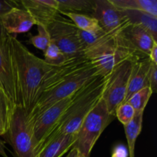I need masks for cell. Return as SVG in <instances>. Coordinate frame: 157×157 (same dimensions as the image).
Masks as SVG:
<instances>
[{"mask_svg":"<svg viewBox=\"0 0 157 157\" xmlns=\"http://www.w3.org/2000/svg\"><path fill=\"white\" fill-rule=\"evenodd\" d=\"M152 61L148 57L140 58L135 62L130 76L125 99L123 104L127 102L135 93L148 86V74Z\"/></svg>","mask_w":157,"mask_h":157,"instance_id":"cell-15","label":"cell"},{"mask_svg":"<svg viewBox=\"0 0 157 157\" xmlns=\"http://www.w3.org/2000/svg\"><path fill=\"white\" fill-rule=\"evenodd\" d=\"M3 136L12 146L15 157H38L29 124L28 113L21 106L14 107L9 128Z\"/></svg>","mask_w":157,"mask_h":157,"instance_id":"cell-6","label":"cell"},{"mask_svg":"<svg viewBox=\"0 0 157 157\" xmlns=\"http://www.w3.org/2000/svg\"><path fill=\"white\" fill-rule=\"evenodd\" d=\"M98 75L93 64L85 58L67 60L54 67L43 81L29 120L32 119L55 103L72 96Z\"/></svg>","mask_w":157,"mask_h":157,"instance_id":"cell-1","label":"cell"},{"mask_svg":"<svg viewBox=\"0 0 157 157\" xmlns=\"http://www.w3.org/2000/svg\"><path fill=\"white\" fill-rule=\"evenodd\" d=\"M148 58H150L152 62L157 64V42L154 43L153 46L152 47L150 54L148 55Z\"/></svg>","mask_w":157,"mask_h":157,"instance_id":"cell-31","label":"cell"},{"mask_svg":"<svg viewBox=\"0 0 157 157\" xmlns=\"http://www.w3.org/2000/svg\"><path fill=\"white\" fill-rule=\"evenodd\" d=\"M77 135H60L54 137L44 146L38 157H61L72 148Z\"/></svg>","mask_w":157,"mask_h":157,"instance_id":"cell-16","label":"cell"},{"mask_svg":"<svg viewBox=\"0 0 157 157\" xmlns=\"http://www.w3.org/2000/svg\"><path fill=\"white\" fill-rule=\"evenodd\" d=\"M129 156L128 147L124 144H117L112 150L111 157H129Z\"/></svg>","mask_w":157,"mask_h":157,"instance_id":"cell-30","label":"cell"},{"mask_svg":"<svg viewBox=\"0 0 157 157\" xmlns=\"http://www.w3.org/2000/svg\"><path fill=\"white\" fill-rule=\"evenodd\" d=\"M0 90L13 106L19 105L15 81L11 35L4 28L0 34Z\"/></svg>","mask_w":157,"mask_h":157,"instance_id":"cell-10","label":"cell"},{"mask_svg":"<svg viewBox=\"0 0 157 157\" xmlns=\"http://www.w3.org/2000/svg\"><path fill=\"white\" fill-rule=\"evenodd\" d=\"M144 113V112L136 113L134 118L129 124L124 126L130 156H135V145L137 137L142 130Z\"/></svg>","mask_w":157,"mask_h":157,"instance_id":"cell-20","label":"cell"},{"mask_svg":"<svg viewBox=\"0 0 157 157\" xmlns=\"http://www.w3.org/2000/svg\"><path fill=\"white\" fill-rule=\"evenodd\" d=\"M114 117L115 116L109 113L105 102L101 98L83 121L72 147L77 149L81 156L90 157L98 138Z\"/></svg>","mask_w":157,"mask_h":157,"instance_id":"cell-5","label":"cell"},{"mask_svg":"<svg viewBox=\"0 0 157 157\" xmlns=\"http://www.w3.org/2000/svg\"><path fill=\"white\" fill-rule=\"evenodd\" d=\"M121 34L140 57H148L154 43L157 42L147 31L137 25H130Z\"/></svg>","mask_w":157,"mask_h":157,"instance_id":"cell-13","label":"cell"},{"mask_svg":"<svg viewBox=\"0 0 157 157\" xmlns=\"http://www.w3.org/2000/svg\"><path fill=\"white\" fill-rule=\"evenodd\" d=\"M130 25L143 28L157 41V17L139 11L124 10Z\"/></svg>","mask_w":157,"mask_h":157,"instance_id":"cell-17","label":"cell"},{"mask_svg":"<svg viewBox=\"0 0 157 157\" xmlns=\"http://www.w3.org/2000/svg\"><path fill=\"white\" fill-rule=\"evenodd\" d=\"M37 28H38V34L35 35H30L29 42L36 48L44 52L51 44L50 35L46 29V26L44 25L37 24Z\"/></svg>","mask_w":157,"mask_h":157,"instance_id":"cell-25","label":"cell"},{"mask_svg":"<svg viewBox=\"0 0 157 157\" xmlns=\"http://www.w3.org/2000/svg\"><path fill=\"white\" fill-rule=\"evenodd\" d=\"M61 14L70 18L71 21L79 30L84 31V32H93L101 29L98 21L90 15L71 13V12H63Z\"/></svg>","mask_w":157,"mask_h":157,"instance_id":"cell-21","label":"cell"},{"mask_svg":"<svg viewBox=\"0 0 157 157\" xmlns=\"http://www.w3.org/2000/svg\"><path fill=\"white\" fill-rule=\"evenodd\" d=\"M139 58L135 57L125 60L107 76L102 99L111 115L115 116L116 109L124 103L133 66Z\"/></svg>","mask_w":157,"mask_h":157,"instance_id":"cell-9","label":"cell"},{"mask_svg":"<svg viewBox=\"0 0 157 157\" xmlns=\"http://www.w3.org/2000/svg\"><path fill=\"white\" fill-rule=\"evenodd\" d=\"M129 157H135V156H129Z\"/></svg>","mask_w":157,"mask_h":157,"instance_id":"cell-35","label":"cell"},{"mask_svg":"<svg viewBox=\"0 0 157 157\" xmlns=\"http://www.w3.org/2000/svg\"><path fill=\"white\" fill-rule=\"evenodd\" d=\"M153 93V92L151 88L147 86L135 93L126 103L130 104L133 107L136 113L144 112V110Z\"/></svg>","mask_w":157,"mask_h":157,"instance_id":"cell-23","label":"cell"},{"mask_svg":"<svg viewBox=\"0 0 157 157\" xmlns=\"http://www.w3.org/2000/svg\"><path fill=\"white\" fill-rule=\"evenodd\" d=\"M73 95L55 103L36 117L29 120L38 154H39L46 141L58 127L61 118L71 103Z\"/></svg>","mask_w":157,"mask_h":157,"instance_id":"cell-8","label":"cell"},{"mask_svg":"<svg viewBox=\"0 0 157 157\" xmlns=\"http://www.w3.org/2000/svg\"><path fill=\"white\" fill-rule=\"evenodd\" d=\"M148 86L151 88L153 93L157 90V64L152 62L148 74Z\"/></svg>","mask_w":157,"mask_h":157,"instance_id":"cell-28","label":"cell"},{"mask_svg":"<svg viewBox=\"0 0 157 157\" xmlns=\"http://www.w3.org/2000/svg\"><path fill=\"white\" fill-rule=\"evenodd\" d=\"M107 35H109L105 33L101 29L99 30L93 31V32H84V31L78 29V36L84 47V52L86 49L94 45L95 44L104 39Z\"/></svg>","mask_w":157,"mask_h":157,"instance_id":"cell-26","label":"cell"},{"mask_svg":"<svg viewBox=\"0 0 157 157\" xmlns=\"http://www.w3.org/2000/svg\"><path fill=\"white\" fill-rule=\"evenodd\" d=\"M107 80V77L98 75L73 95L70 106L44 145L60 135H77L86 117L102 98Z\"/></svg>","mask_w":157,"mask_h":157,"instance_id":"cell-3","label":"cell"},{"mask_svg":"<svg viewBox=\"0 0 157 157\" xmlns=\"http://www.w3.org/2000/svg\"><path fill=\"white\" fill-rule=\"evenodd\" d=\"M51 42L61 51L67 60L85 58L84 48L78 36V29L71 20L57 15L46 25Z\"/></svg>","mask_w":157,"mask_h":157,"instance_id":"cell-7","label":"cell"},{"mask_svg":"<svg viewBox=\"0 0 157 157\" xmlns=\"http://www.w3.org/2000/svg\"><path fill=\"white\" fill-rule=\"evenodd\" d=\"M18 7H19V6L15 1L0 0V19H1L2 17L10 12L12 9Z\"/></svg>","mask_w":157,"mask_h":157,"instance_id":"cell-29","label":"cell"},{"mask_svg":"<svg viewBox=\"0 0 157 157\" xmlns=\"http://www.w3.org/2000/svg\"><path fill=\"white\" fill-rule=\"evenodd\" d=\"M19 3L32 15L36 25L46 26L59 15L58 0H21Z\"/></svg>","mask_w":157,"mask_h":157,"instance_id":"cell-12","label":"cell"},{"mask_svg":"<svg viewBox=\"0 0 157 157\" xmlns=\"http://www.w3.org/2000/svg\"><path fill=\"white\" fill-rule=\"evenodd\" d=\"M2 29H3V26L2 25V24H1V19H0V34H1L2 30Z\"/></svg>","mask_w":157,"mask_h":157,"instance_id":"cell-33","label":"cell"},{"mask_svg":"<svg viewBox=\"0 0 157 157\" xmlns=\"http://www.w3.org/2000/svg\"><path fill=\"white\" fill-rule=\"evenodd\" d=\"M84 57L97 69L98 75L107 77L123 61L140 56L130 47L122 34H120L107 35L94 45L86 49Z\"/></svg>","mask_w":157,"mask_h":157,"instance_id":"cell-4","label":"cell"},{"mask_svg":"<svg viewBox=\"0 0 157 157\" xmlns=\"http://www.w3.org/2000/svg\"><path fill=\"white\" fill-rule=\"evenodd\" d=\"M78 154V151L77 150V149L72 147V148L70 150V152H69L68 154L67 155V156L66 157H77Z\"/></svg>","mask_w":157,"mask_h":157,"instance_id":"cell-32","label":"cell"},{"mask_svg":"<svg viewBox=\"0 0 157 157\" xmlns=\"http://www.w3.org/2000/svg\"><path fill=\"white\" fill-rule=\"evenodd\" d=\"M92 17L109 35H117L130 25L124 10L113 6L110 0H94Z\"/></svg>","mask_w":157,"mask_h":157,"instance_id":"cell-11","label":"cell"},{"mask_svg":"<svg viewBox=\"0 0 157 157\" xmlns=\"http://www.w3.org/2000/svg\"><path fill=\"white\" fill-rule=\"evenodd\" d=\"M58 12L83 14L92 16L94 0H58Z\"/></svg>","mask_w":157,"mask_h":157,"instance_id":"cell-19","label":"cell"},{"mask_svg":"<svg viewBox=\"0 0 157 157\" xmlns=\"http://www.w3.org/2000/svg\"><path fill=\"white\" fill-rule=\"evenodd\" d=\"M11 43L19 105L29 114L36 101L43 81L54 67L35 56L15 35H11Z\"/></svg>","mask_w":157,"mask_h":157,"instance_id":"cell-2","label":"cell"},{"mask_svg":"<svg viewBox=\"0 0 157 157\" xmlns=\"http://www.w3.org/2000/svg\"><path fill=\"white\" fill-rule=\"evenodd\" d=\"M110 2L121 10L139 11L157 17L156 0H110Z\"/></svg>","mask_w":157,"mask_h":157,"instance_id":"cell-18","label":"cell"},{"mask_svg":"<svg viewBox=\"0 0 157 157\" xmlns=\"http://www.w3.org/2000/svg\"><path fill=\"white\" fill-rule=\"evenodd\" d=\"M77 157H84L83 156H81V154H80L79 153H78V156H77Z\"/></svg>","mask_w":157,"mask_h":157,"instance_id":"cell-34","label":"cell"},{"mask_svg":"<svg viewBox=\"0 0 157 157\" xmlns=\"http://www.w3.org/2000/svg\"><path fill=\"white\" fill-rule=\"evenodd\" d=\"M136 115V111L130 104L128 103L121 104L115 111V117L124 126L127 125L134 118Z\"/></svg>","mask_w":157,"mask_h":157,"instance_id":"cell-27","label":"cell"},{"mask_svg":"<svg viewBox=\"0 0 157 157\" xmlns=\"http://www.w3.org/2000/svg\"><path fill=\"white\" fill-rule=\"evenodd\" d=\"M44 61L53 67H59L67 61L61 51L52 42L44 52Z\"/></svg>","mask_w":157,"mask_h":157,"instance_id":"cell-24","label":"cell"},{"mask_svg":"<svg viewBox=\"0 0 157 157\" xmlns=\"http://www.w3.org/2000/svg\"><path fill=\"white\" fill-rule=\"evenodd\" d=\"M15 107L0 90V136H3L7 132L11 116Z\"/></svg>","mask_w":157,"mask_h":157,"instance_id":"cell-22","label":"cell"},{"mask_svg":"<svg viewBox=\"0 0 157 157\" xmlns=\"http://www.w3.org/2000/svg\"><path fill=\"white\" fill-rule=\"evenodd\" d=\"M1 24L7 33L13 35L29 32L36 22L27 11L18 7L2 17Z\"/></svg>","mask_w":157,"mask_h":157,"instance_id":"cell-14","label":"cell"}]
</instances>
